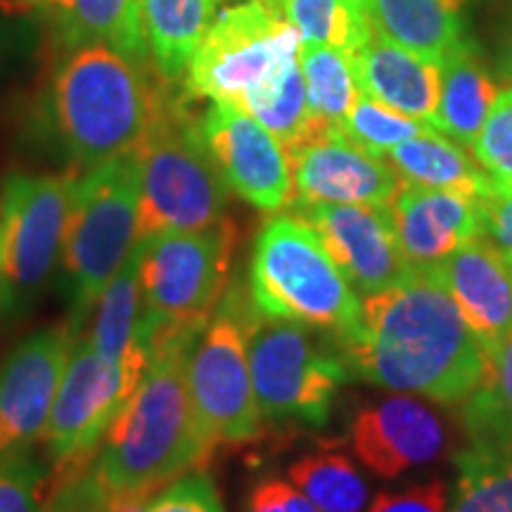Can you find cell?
Wrapping results in <instances>:
<instances>
[{
    "label": "cell",
    "mask_w": 512,
    "mask_h": 512,
    "mask_svg": "<svg viewBox=\"0 0 512 512\" xmlns=\"http://www.w3.org/2000/svg\"><path fill=\"white\" fill-rule=\"evenodd\" d=\"M202 330L171 328L147 344L150 363L95 453L93 467L110 494L162 489L209 460L214 441L188 387V354Z\"/></svg>",
    "instance_id": "7a4b0ae2"
},
{
    "label": "cell",
    "mask_w": 512,
    "mask_h": 512,
    "mask_svg": "<svg viewBox=\"0 0 512 512\" xmlns=\"http://www.w3.org/2000/svg\"><path fill=\"white\" fill-rule=\"evenodd\" d=\"M302 36L280 12L240 3L214 19L183 76L185 91L242 105L299 57Z\"/></svg>",
    "instance_id": "30bf717a"
},
{
    "label": "cell",
    "mask_w": 512,
    "mask_h": 512,
    "mask_svg": "<svg viewBox=\"0 0 512 512\" xmlns=\"http://www.w3.org/2000/svg\"><path fill=\"white\" fill-rule=\"evenodd\" d=\"M339 351L354 377L439 403H463L489 361V349L430 271L370 294L361 330Z\"/></svg>",
    "instance_id": "6da1fadb"
},
{
    "label": "cell",
    "mask_w": 512,
    "mask_h": 512,
    "mask_svg": "<svg viewBox=\"0 0 512 512\" xmlns=\"http://www.w3.org/2000/svg\"><path fill=\"white\" fill-rule=\"evenodd\" d=\"M247 3H259V5H264V8H268V10L285 15V0H247Z\"/></svg>",
    "instance_id": "b9f144b4"
},
{
    "label": "cell",
    "mask_w": 512,
    "mask_h": 512,
    "mask_svg": "<svg viewBox=\"0 0 512 512\" xmlns=\"http://www.w3.org/2000/svg\"><path fill=\"white\" fill-rule=\"evenodd\" d=\"M254 304L238 280L211 313L188 354V387L195 411L216 444H242L261 432L247 354V320Z\"/></svg>",
    "instance_id": "9c48e42d"
},
{
    "label": "cell",
    "mask_w": 512,
    "mask_h": 512,
    "mask_svg": "<svg viewBox=\"0 0 512 512\" xmlns=\"http://www.w3.org/2000/svg\"><path fill=\"white\" fill-rule=\"evenodd\" d=\"M140 166L136 152L93 166L76 178L62 242L69 330L79 337L83 318L100 299L138 242Z\"/></svg>",
    "instance_id": "8992f818"
},
{
    "label": "cell",
    "mask_w": 512,
    "mask_h": 512,
    "mask_svg": "<svg viewBox=\"0 0 512 512\" xmlns=\"http://www.w3.org/2000/svg\"><path fill=\"white\" fill-rule=\"evenodd\" d=\"M349 62L358 93L430 124L441 98V62L394 46L375 29Z\"/></svg>",
    "instance_id": "ffe728a7"
},
{
    "label": "cell",
    "mask_w": 512,
    "mask_h": 512,
    "mask_svg": "<svg viewBox=\"0 0 512 512\" xmlns=\"http://www.w3.org/2000/svg\"><path fill=\"white\" fill-rule=\"evenodd\" d=\"M479 216H482L479 238L489 242L512 266V188H494L482 197Z\"/></svg>",
    "instance_id": "74e56055"
},
{
    "label": "cell",
    "mask_w": 512,
    "mask_h": 512,
    "mask_svg": "<svg viewBox=\"0 0 512 512\" xmlns=\"http://www.w3.org/2000/svg\"><path fill=\"white\" fill-rule=\"evenodd\" d=\"M351 448L373 475L396 479L444 453L446 427L427 403L408 394L384 396L356 411Z\"/></svg>",
    "instance_id": "2e32d148"
},
{
    "label": "cell",
    "mask_w": 512,
    "mask_h": 512,
    "mask_svg": "<svg viewBox=\"0 0 512 512\" xmlns=\"http://www.w3.org/2000/svg\"><path fill=\"white\" fill-rule=\"evenodd\" d=\"M235 238L233 221L223 219L211 228L166 230L140 240L138 339L145 347L164 330H202L209 323L230 285Z\"/></svg>",
    "instance_id": "52a82bcc"
},
{
    "label": "cell",
    "mask_w": 512,
    "mask_h": 512,
    "mask_svg": "<svg viewBox=\"0 0 512 512\" xmlns=\"http://www.w3.org/2000/svg\"><path fill=\"white\" fill-rule=\"evenodd\" d=\"M285 17L302 43H323L344 53H354L373 31L366 0H285Z\"/></svg>",
    "instance_id": "4dcf8cb0"
},
{
    "label": "cell",
    "mask_w": 512,
    "mask_h": 512,
    "mask_svg": "<svg viewBox=\"0 0 512 512\" xmlns=\"http://www.w3.org/2000/svg\"><path fill=\"white\" fill-rule=\"evenodd\" d=\"M351 287L377 294L406 280L415 268L403 259L389 204H294Z\"/></svg>",
    "instance_id": "5bb4252c"
},
{
    "label": "cell",
    "mask_w": 512,
    "mask_h": 512,
    "mask_svg": "<svg viewBox=\"0 0 512 512\" xmlns=\"http://www.w3.org/2000/svg\"><path fill=\"white\" fill-rule=\"evenodd\" d=\"M110 491L100 482L95 467H79L62 479L43 512H102Z\"/></svg>",
    "instance_id": "8d00e7d4"
},
{
    "label": "cell",
    "mask_w": 512,
    "mask_h": 512,
    "mask_svg": "<svg viewBox=\"0 0 512 512\" xmlns=\"http://www.w3.org/2000/svg\"><path fill=\"white\" fill-rule=\"evenodd\" d=\"M76 337L67 328L34 332L0 366V460L27 453L43 437L57 384Z\"/></svg>",
    "instance_id": "9a60e30c"
},
{
    "label": "cell",
    "mask_w": 512,
    "mask_h": 512,
    "mask_svg": "<svg viewBox=\"0 0 512 512\" xmlns=\"http://www.w3.org/2000/svg\"><path fill=\"white\" fill-rule=\"evenodd\" d=\"M48 475V465L31 451L0 460V512H43Z\"/></svg>",
    "instance_id": "e575fe53"
},
{
    "label": "cell",
    "mask_w": 512,
    "mask_h": 512,
    "mask_svg": "<svg viewBox=\"0 0 512 512\" xmlns=\"http://www.w3.org/2000/svg\"><path fill=\"white\" fill-rule=\"evenodd\" d=\"M460 406L472 448L512 456V330L489 349L482 382Z\"/></svg>",
    "instance_id": "d4e9b609"
},
{
    "label": "cell",
    "mask_w": 512,
    "mask_h": 512,
    "mask_svg": "<svg viewBox=\"0 0 512 512\" xmlns=\"http://www.w3.org/2000/svg\"><path fill=\"white\" fill-rule=\"evenodd\" d=\"M147 363V351L114 363L100 356L88 337L76 339L43 432L48 456L62 467L64 475L86 467V458L98 453L107 430L138 387Z\"/></svg>",
    "instance_id": "7c38bea8"
},
{
    "label": "cell",
    "mask_w": 512,
    "mask_h": 512,
    "mask_svg": "<svg viewBox=\"0 0 512 512\" xmlns=\"http://www.w3.org/2000/svg\"><path fill=\"white\" fill-rule=\"evenodd\" d=\"M247 354L261 418L306 427L328 425L339 387L351 377L335 339L252 309Z\"/></svg>",
    "instance_id": "ba28073f"
},
{
    "label": "cell",
    "mask_w": 512,
    "mask_h": 512,
    "mask_svg": "<svg viewBox=\"0 0 512 512\" xmlns=\"http://www.w3.org/2000/svg\"><path fill=\"white\" fill-rule=\"evenodd\" d=\"M496 95L498 86L482 55L465 38L441 60V98L430 126L458 145L472 147Z\"/></svg>",
    "instance_id": "7402d4cb"
},
{
    "label": "cell",
    "mask_w": 512,
    "mask_h": 512,
    "mask_svg": "<svg viewBox=\"0 0 512 512\" xmlns=\"http://www.w3.org/2000/svg\"><path fill=\"white\" fill-rule=\"evenodd\" d=\"M403 259L415 271L437 266L482 228L479 200L448 190L403 183L389 202Z\"/></svg>",
    "instance_id": "ac0fdd59"
},
{
    "label": "cell",
    "mask_w": 512,
    "mask_h": 512,
    "mask_svg": "<svg viewBox=\"0 0 512 512\" xmlns=\"http://www.w3.org/2000/svg\"><path fill=\"white\" fill-rule=\"evenodd\" d=\"M294 204H389L401 188L392 164L349 143L337 128L290 155Z\"/></svg>",
    "instance_id": "e0dca14e"
},
{
    "label": "cell",
    "mask_w": 512,
    "mask_h": 512,
    "mask_svg": "<svg viewBox=\"0 0 512 512\" xmlns=\"http://www.w3.org/2000/svg\"><path fill=\"white\" fill-rule=\"evenodd\" d=\"M159 489H133V491H114L107 496L105 510L102 512H147L152 498Z\"/></svg>",
    "instance_id": "60d3db41"
},
{
    "label": "cell",
    "mask_w": 512,
    "mask_h": 512,
    "mask_svg": "<svg viewBox=\"0 0 512 512\" xmlns=\"http://www.w3.org/2000/svg\"><path fill=\"white\" fill-rule=\"evenodd\" d=\"M147 512H226V508L211 475L192 470L159 489Z\"/></svg>",
    "instance_id": "d590c367"
},
{
    "label": "cell",
    "mask_w": 512,
    "mask_h": 512,
    "mask_svg": "<svg viewBox=\"0 0 512 512\" xmlns=\"http://www.w3.org/2000/svg\"><path fill=\"white\" fill-rule=\"evenodd\" d=\"M451 512H512V456L465 448Z\"/></svg>",
    "instance_id": "1f68e13d"
},
{
    "label": "cell",
    "mask_w": 512,
    "mask_h": 512,
    "mask_svg": "<svg viewBox=\"0 0 512 512\" xmlns=\"http://www.w3.org/2000/svg\"><path fill=\"white\" fill-rule=\"evenodd\" d=\"M287 477L318 512H363L368 505L366 477L344 453H309L290 465Z\"/></svg>",
    "instance_id": "f1b7e54d"
},
{
    "label": "cell",
    "mask_w": 512,
    "mask_h": 512,
    "mask_svg": "<svg viewBox=\"0 0 512 512\" xmlns=\"http://www.w3.org/2000/svg\"><path fill=\"white\" fill-rule=\"evenodd\" d=\"M503 67H505V74H508V79H512V29H510V36H508V46H505Z\"/></svg>",
    "instance_id": "7bdbcfd3"
},
{
    "label": "cell",
    "mask_w": 512,
    "mask_h": 512,
    "mask_svg": "<svg viewBox=\"0 0 512 512\" xmlns=\"http://www.w3.org/2000/svg\"><path fill=\"white\" fill-rule=\"evenodd\" d=\"M245 512H318V508L292 482L268 477L249 489Z\"/></svg>",
    "instance_id": "ab89813d"
},
{
    "label": "cell",
    "mask_w": 512,
    "mask_h": 512,
    "mask_svg": "<svg viewBox=\"0 0 512 512\" xmlns=\"http://www.w3.org/2000/svg\"><path fill=\"white\" fill-rule=\"evenodd\" d=\"M448 491L441 479L403 486L399 491H382L368 512H446Z\"/></svg>",
    "instance_id": "f35d334b"
},
{
    "label": "cell",
    "mask_w": 512,
    "mask_h": 512,
    "mask_svg": "<svg viewBox=\"0 0 512 512\" xmlns=\"http://www.w3.org/2000/svg\"><path fill=\"white\" fill-rule=\"evenodd\" d=\"M240 110L252 114L259 124H264L283 143L287 155L297 147L311 143V140L323 138L325 133L335 128L323 124L311 114L299 57L287 64L285 72L273 83L249 95L240 105Z\"/></svg>",
    "instance_id": "83f0119b"
},
{
    "label": "cell",
    "mask_w": 512,
    "mask_h": 512,
    "mask_svg": "<svg viewBox=\"0 0 512 512\" xmlns=\"http://www.w3.org/2000/svg\"><path fill=\"white\" fill-rule=\"evenodd\" d=\"M219 0H140L147 53L159 76L181 81L216 19Z\"/></svg>",
    "instance_id": "cb8c5ba5"
},
{
    "label": "cell",
    "mask_w": 512,
    "mask_h": 512,
    "mask_svg": "<svg viewBox=\"0 0 512 512\" xmlns=\"http://www.w3.org/2000/svg\"><path fill=\"white\" fill-rule=\"evenodd\" d=\"M152 81L145 60L102 43H83L50 81L46 117L74 164L93 166L133 155L166 88Z\"/></svg>",
    "instance_id": "3957f363"
},
{
    "label": "cell",
    "mask_w": 512,
    "mask_h": 512,
    "mask_svg": "<svg viewBox=\"0 0 512 512\" xmlns=\"http://www.w3.org/2000/svg\"><path fill=\"white\" fill-rule=\"evenodd\" d=\"M472 150L494 188H512V86L498 91Z\"/></svg>",
    "instance_id": "836d02e7"
},
{
    "label": "cell",
    "mask_w": 512,
    "mask_h": 512,
    "mask_svg": "<svg viewBox=\"0 0 512 512\" xmlns=\"http://www.w3.org/2000/svg\"><path fill=\"white\" fill-rule=\"evenodd\" d=\"M425 271L444 285L486 349L512 330V266L484 238L477 235Z\"/></svg>",
    "instance_id": "d6986e66"
},
{
    "label": "cell",
    "mask_w": 512,
    "mask_h": 512,
    "mask_svg": "<svg viewBox=\"0 0 512 512\" xmlns=\"http://www.w3.org/2000/svg\"><path fill=\"white\" fill-rule=\"evenodd\" d=\"M10 3H12V5H15V3H17V0H0V5H10Z\"/></svg>",
    "instance_id": "ee69618b"
},
{
    "label": "cell",
    "mask_w": 512,
    "mask_h": 512,
    "mask_svg": "<svg viewBox=\"0 0 512 512\" xmlns=\"http://www.w3.org/2000/svg\"><path fill=\"white\" fill-rule=\"evenodd\" d=\"M249 299L261 316L306 325L335 339L337 347L361 330L356 290L297 214L273 216L256 235Z\"/></svg>",
    "instance_id": "277c9868"
},
{
    "label": "cell",
    "mask_w": 512,
    "mask_h": 512,
    "mask_svg": "<svg viewBox=\"0 0 512 512\" xmlns=\"http://www.w3.org/2000/svg\"><path fill=\"white\" fill-rule=\"evenodd\" d=\"M337 131L349 143L361 147L363 152L382 159L396 145L406 143V140L420 136L425 131H434V128L425 121L408 117V114L392 110V107L358 93L354 107H351L347 119L337 126Z\"/></svg>",
    "instance_id": "d6a6232c"
},
{
    "label": "cell",
    "mask_w": 512,
    "mask_h": 512,
    "mask_svg": "<svg viewBox=\"0 0 512 512\" xmlns=\"http://www.w3.org/2000/svg\"><path fill=\"white\" fill-rule=\"evenodd\" d=\"M389 164L403 183L448 190L482 200L494 190V181L463 147L437 131H425L389 150Z\"/></svg>",
    "instance_id": "603a6c76"
},
{
    "label": "cell",
    "mask_w": 512,
    "mask_h": 512,
    "mask_svg": "<svg viewBox=\"0 0 512 512\" xmlns=\"http://www.w3.org/2000/svg\"><path fill=\"white\" fill-rule=\"evenodd\" d=\"M140 256H143V245L138 240L93 306L95 316L88 342L100 356L110 358L114 363H124L138 351H147L138 339Z\"/></svg>",
    "instance_id": "4316f807"
},
{
    "label": "cell",
    "mask_w": 512,
    "mask_h": 512,
    "mask_svg": "<svg viewBox=\"0 0 512 512\" xmlns=\"http://www.w3.org/2000/svg\"><path fill=\"white\" fill-rule=\"evenodd\" d=\"M368 19L382 38L441 62L465 41V0H366Z\"/></svg>",
    "instance_id": "44dd1931"
},
{
    "label": "cell",
    "mask_w": 512,
    "mask_h": 512,
    "mask_svg": "<svg viewBox=\"0 0 512 512\" xmlns=\"http://www.w3.org/2000/svg\"><path fill=\"white\" fill-rule=\"evenodd\" d=\"M200 131L216 169L235 195L271 214L292 207L290 157L252 114L230 102H214L200 119Z\"/></svg>",
    "instance_id": "4fadbf2b"
},
{
    "label": "cell",
    "mask_w": 512,
    "mask_h": 512,
    "mask_svg": "<svg viewBox=\"0 0 512 512\" xmlns=\"http://www.w3.org/2000/svg\"><path fill=\"white\" fill-rule=\"evenodd\" d=\"M138 240L166 230H202L226 216L228 185L204 145L200 119L164 88L138 150Z\"/></svg>",
    "instance_id": "5b68a950"
},
{
    "label": "cell",
    "mask_w": 512,
    "mask_h": 512,
    "mask_svg": "<svg viewBox=\"0 0 512 512\" xmlns=\"http://www.w3.org/2000/svg\"><path fill=\"white\" fill-rule=\"evenodd\" d=\"M53 12L81 43H102L128 57L147 60L140 0H31Z\"/></svg>",
    "instance_id": "484cf974"
},
{
    "label": "cell",
    "mask_w": 512,
    "mask_h": 512,
    "mask_svg": "<svg viewBox=\"0 0 512 512\" xmlns=\"http://www.w3.org/2000/svg\"><path fill=\"white\" fill-rule=\"evenodd\" d=\"M299 67L304 74L311 114L323 124L337 128L347 119L358 98L349 53L323 43H302Z\"/></svg>",
    "instance_id": "f546056e"
},
{
    "label": "cell",
    "mask_w": 512,
    "mask_h": 512,
    "mask_svg": "<svg viewBox=\"0 0 512 512\" xmlns=\"http://www.w3.org/2000/svg\"><path fill=\"white\" fill-rule=\"evenodd\" d=\"M76 174H12L0 197V290L12 309L31 304L62 256Z\"/></svg>",
    "instance_id": "8fae6325"
}]
</instances>
